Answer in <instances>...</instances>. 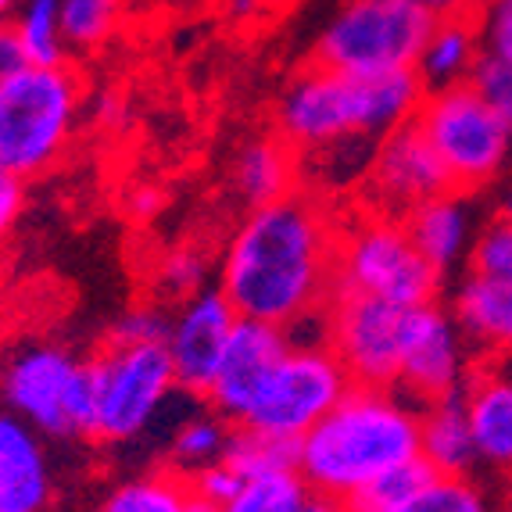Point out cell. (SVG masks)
Masks as SVG:
<instances>
[{
    "mask_svg": "<svg viewBox=\"0 0 512 512\" xmlns=\"http://www.w3.org/2000/svg\"><path fill=\"white\" fill-rule=\"evenodd\" d=\"M341 219L323 197L294 190L248 208L219 262V291L240 319L294 326L326 312L337 294Z\"/></svg>",
    "mask_w": 512,
    "mask_h": 512,
    "instance_id": "cell-1",
    "label": "cell"
},
{
    "mask_svg": "<svg viewBox=\"0 0 512 512\" xmlns=\"http://www.w3.org/2000/svg\"><path fill=\"white\" fill-rule=\"evenodd\" d=\"M412 462H419V409L398 387L351 384L298 441L301 477L344 509Z\"/></svg>",
    "mask_w": 512,
    "mask_h": 512,
    "instance_id": "cell-2",
    "label": "cell"
},
{
    "mask_svg": "<svg viewBox=\"0 0 512 512\" xmlns=\"http://www.w3.org/2000/svg\"><path fill=\"white\" fill-rule=\"evenodd\" d=\"M427 90L416 72L348 76L312 65L283 90L276 104V133L298 154L351 137L380 140L416 119Z\"/></svg>",
    "mask_w": 512,
    "mask_h": 512,
    "instance_id": "cell-3",
    "label": "cell"
},
{
    "mask_svg": "<svg viewBox=\"0 0 512 512\" xmlns=\"http://www.w3.org/2000/svg\"><path fill=\"white\" fill-rule=\"evenodd\" d=\"M83 83L69 65H26L0 76V169L36 180L65 158L79 129Z\"/></svg>",
    "mask_w": 512,
    "mask_h": 512,
    "instance_id": "cell-4",
    "label": "cell"
},
{
    "mask_svg": "<svg viewBox=\"0 0 512 512\" xmlns=\"http://www.w3.org/2000/svg\"><path fill=\"white\" fill-rule=\"evenodd\" d=\"M444 276L416 248L402 215L355 212L337 233V291L373 294L394 305L437 301Z\"/></svg>",
    "mask_w": 512,
    "mask_h": 512,
    "instance_id": "cell-5",
    "label": "cell"
},
{
    "mask_svg": "<svg viewBox=\"0 0 512 512\" xmlns=\"http://www.w3.org/2000/svg\"><path fill=\"white\" fill-rule=\"evenodd\" d=\"M86 366L94 380L90 441L101 444L140 441L180 387L165 341H108Z\"/></svg>",
    "mask_w": 512,
    "mask_h": 512,
    "instance_id": "cell-6",
    "label": "cell"
},
{
    "mask_svg": "<svg viewBox=\"0 0 512 512\" xmlns=\"http://www.w3.org/2000/svg\"><path fill=\"white\" fill-rule=\"evenodd\" d=\"M434 18L409 0H344L319 36V65L348 76L412 72Z\"/></svg>",
    "mask_w": 512,
    "mask_h": 512,
    "instance_id": "cell-7",
    "label": "cell"
},
{
    "mask_svg": "<svg viewBox=\"0 0 512 512\" xmlns=\"http://www.w3.org/2000/svg\"><path fill=\"white\" fill-rule=\"evenodd\" d=\"M416 126L427 133L459 194L487 187L512 154V119L491 108L470 83L423 97Z\"/></svg>",
    "mask_w": 512,
    "mask_h": 512,
    "instance_id": "cell-8",
    "label": "cell"
},
{
    "mask_svg": "<svg viewBox=\"0 0 512 512\" xmlns=\"http://www.w3.org/2000/svg\"><path fill=\"white\" fill-rule=\"evenodd\" d=\"M0 398L47 437H90L94 380L90 366L58 344H26L0 369Z\"/></svg>",
    "mask_w": 512,
    "mask_h": 512,
    "instance_id": "cell-9",
    "label": "cell"
},
{
    "mask_svg": "<svg viewBox=\"0 0 512 512\" xmlns=\"http://www.w3.org/2000/svg\"><path fill=\"white\" fill-rule=\"evenodd\" d=\"M351 387L348 369L326 341H294L258 391L240 427L298 444Z\"/></svg>",
    "mask_w": 512,
    "mask_h": 512,
    "instance_id": "cell-10",
    "label": "cell"
},
{
    "mask_svg": "<svg viewBox=\"0 0 512 512\" xmlns=\"http://www.w3.org/2000/svg\"><path fill=\"white\" fill-rule=\"evenodd\" d=\"M326 348L348 369L351 384H398L409 308L373 294L337 291L323 312Z\"/></svg>",
    "mask_w": 512,
    "mask_h": 512,
    "instance_id": "cell-11",
    "label": "cell"
},
{
    "mask_svg": "<svg viewBox=\"0 0 512 512\" xmlns=\"http://www.w3.org/2000/svg\"><path fill=\"white\" fill-rule=\"evenodd\" d=\"M470 355L473 351L455 323L452 308L437 305V301L412 305L394 387L416 405L452 398L470 380Z\"/></svg>",
    "mask_w": 512,
    "mask_h": 512,
    "instance_id": "cell-12",
    "label": "cell"
},
{
    "mask_svg": "<svg viewBox=\"0 0 512 512\" xmlns=\"http://www.w3.org/2000/svg\"><path fill=\"white\" fill-rule=\"evenodd\" d=\"M362 187H366L369 197L366 208L402 215V219L412 208L430 201V197H441L448 190H455L452 176H448L444 162L437 158L434 147H430L427 133L416 126V119L376 140L373 162H369Z\"/></svg>",
    "mask_w": 512,
    "mask_h": 512,
    "instance_id": "cell-13",
    "label": "cell"
},
{
    "mask_svg": "<svg viewBox=\"0 0 512 512\" xmlns=\"http://www.w3.org/2000/svg\"><path fill=\"white\" fill-rule=\"evenodd\" d=\"M287 348H291V330L262 323V319H237L212 376V387L205 394L208 405L222 419H230L233 427H240Z\"/></svg>",
    "mask_w": 512,
    "mask_h": 512,
    "instance_id": "cell-14",
    "label": "cell"
},
{
    "mask_svg": "<svg viewBox=\"0 0 512 512\" xmlns=\"http://www.w3.org/2000/svg\"><path fill=\"white\" fill-rule=\"evenodd\" d=\"M237 319V308L219 287H205L176 305L165 330V348L176 366V380L187 394H208Z\"/></svg>",
    "mask_w": 512,
    "mask_h": 512,
    "instance_id": "cell-15",
    "label": "cell"
},
{
    "mask_svg": "<svg viewBox=\"0 0 512 512\" xmlns=\"http://www.w3.org/2000/svg\"><path fill=\"white\" fill-rule=\"evenodd\" d=\"M359 512H491L470 473H437L419 459L391 473L355 505Z\"/></svg>",
    "mask_w": 512,
    "mask_h": 512,
    "instance_id": "cell-16",
    "label": "cell"
},
{
    "mask_svg": "<svg viewBox=\"0 0 512 512\" xmlns=\"http://www.w3.org/2000/svg\"><path fill=\"white\" fill-rule=\"evenodd\" d=\"M480 466L512 473V362H477L462 384Z\"/></svg>",
    "mask_w": 512,
    "mask_h": 512,
    "instance_id": "cell-17",
    "label": "cell"
},
{
    "mask_svg": "<svg viewBox=\"0 0 512 512\" xmlns=\"http://www.w3.org/2000/svg\"><path fill=\"white\" fill-rule=\"evenodd\" d=\"M51 498L54 480L43 434L11 409H0V509L47 512Z\"/></svg>",
    "mask_w": 512,
    "mask_h": 512,
    "instance_id": "cell-18",
    "label": "cell"
},
{
    "mask_svg": "<svg viewBox=\"0 0 512 512\" xmlns=\"http://www.w3.org/2000/svg\"><path fill=\"white\" fill-rule=\"evenodd\" d=\"M448 308L470 351L487 362H512V283L470 269Z\"/></svg>",
    "mask_w": 512,
    "mask_h": 512,
    "instance_id": "cell-19",
    "label": "cell"
},
{
    "mask_svg": "<svg viewBox=\"0 0 512 512\" xmlns=\"http://www.w3.org/2000/svg\"><path fill=\"white\" fill-rule=\"evenodd\" d=\"M416 248L427 255V262L437 273L448 276L462 262H470L473 244H477V219H473L470 194L448 190L441 197H430L419 208L405 215Z\"/></svg>",
    "mask_w": 512,
    "mask_h": 512,
    "instance_id": "cell-20",
    "label": "cell"
},
{
    "mask_svg": "<svg viewBox=\"0 0 512 512\" xmlns=\"http://www.w3.org/2000/svg\"><path fill=\"white\" fill-rule=\"evenodd\" d=\"M298 151L283 137L251 140L233 158V190L248 208L273 205L298 190Z\"/></svg>",
    "mask_w": 512,
    "mask_h": 512,
    "instance_id": "cell-21",
    "label": "cell"
},
{
    "mask_svg": "<svg viewBox=\"0 0 512 512\" xmlns=\"http://www.w3.org/2000/svg\"><path fill=\"white\" fill-rule=\"evenodd\" d=\"M480 54H484V47H480L473 18H437L412 72L419 76L423 90L434 94V90L470 83Z\"/></svg>",
    "mask_w": 512,
    "mask_h": 512,
    "instance_id": "cell-22",
    "label": "cell"
},
{
    "mask_svg": "<svg viewBox=\"0 0 512 512\" xmlns=\"http://www.w3.org/2000/svg\"><path fill=\"white\" fill-rule=\"evenodd\" d=\"M419 459L437 473H473L480 466L462 391L419 409Z\"/></svg>",
    "mask_w": 512,
    "mask_h": 512,
    "instance_id": "cell-23",
    "label": "cell"
},
{
    "mask_svg": "<svg viewBox=\"0 0 512 512\" xmlns=\"http://www.w3.org/2000/svg\"><path fill=\"white\" fill-rule=\"evenodd\" d=\"M197 491L180 470L140 473L115 484L97 512H194Z\"/></svg>",
    "mask_w": 512,
    "mask_h": 512,
    "instance_id": "cell-24",
    "label": "cell"
},
{
    "mask_svg": "<svg viewBox=\"0 0 512 512\" xmlns=\"http://www.w3.org/2000/svg\"><path fill=\"white\" fill-rule=\"evenodd\" d=\"M233 423L222 419L219 412H194L172 430L169 441V466L180 470L183 477H194L197 470H205L212 462H219L230 448Z\"/></svg>",
    "mask_w": 512,
    "mask_h": 512,
    "instance_id": "cell-25",
    "label": "cell"
},
{
    "mask_svg": "<svg viewBox=\"0 0 512 512\" xmlns=\"http://www.w3.org/2000/svg\"><path fill=\"white\" fill-rule=\"evenodd\" d=\"M312 498V487L298 466H280L255 477H244L240 491L222 505V512H301Z\"/></svg>",
    "mask_w": 512,
    "mask_h": 512,
    "instance_id": "cell-26",
    "label": "cell"
},
{
    "mask_svg": "<svg viewBox=\"0 0 512 512\" xmlns=\"http://www.w3.org/2000/svg\"><path fill=\"white\" fill-rule=\"evenodd\" d=\"M11 29L18 33L33 65H65L69 40L61 29V0H22Z\"/></svg>",
    "mask_w": 512,
    "mask_h": 512,
    "instance_id": "cell-27",
    "label": "cell"
},
{
    "mask_svg": "<svg viewBox=\"0 0 512 512\" xmlns=\"http://www.w3.org/2000/svg\"><path fill=\"white\" fill-rule=\"evenodd\" d=\"M208 276H212V262L201 248L194 244H183V248H172L165 251L158 262H154V291L162 294L169 301H187L190 294L205 291L208 287Z\"/></svg>",
    "mask_w": 512,
    "mask_h": 512,
    "instance_id": "cell-28",
    "label": "cell"
},
{
    "mask_svg": "<svg viewBox=\"0 0 512 512\" xmlns=\"http://www.w3.org/2000/svg\"><path fill=\"white\" fill-rule=\"evenodd\" d=\"M122 0H61V29L69 51L101 47L119 22Z\"/></svg>",
    "mask_w": 512,
    "mask_h": 512,
    "instance_id": "cell-29",
    "label": "cell"
},
{
    "mask_svg": "<svg viewBox=\"0 0 512 512\" xmlns=\"http://www.w3.org/2000/svg\"><path fill=\"white\" fill-rule=\"evenodd\" d=\"M226 459H230L244 477H255V473L280 470V466H298V444L258 434V430H248V427H233Z\"/></svg>",
    "mask_w": 512,
    "mask_h": 512,
    "instance_id": "cell-30",
    "label": "cell"
},
{
    "mask_svg": "<svg viewBox=\"0 0 512 512\" xmlns=\"http://www.w3.org/2000/svg\"><path fill=\"white\" fill-rule=\"evenodd\" d=\"M470 269L512 283V219L498 215L487 226H480L477 244H473L470 255Z\"/></svg>",
    "mask_w": 512,
    "mask_h": 512,
    "instance_id": "cell-31",
    "label": "cell"
},
{
    "mask_svg": "<svg viewBox=\"0 0 512 512\" xmlns=\"http://www.w3.org/2000/svg\"><path fill=\"white\" fill-rule=\"evenodd\" d=\"M473 26L484 54L512 65V0H480L473 11Z\"/></svg>",
    "mask_w": 512,
    "mask_h": 512,
    "instance_id": "cell-32",
    "label": "cell"
},
{
    "mask_svg": "<svg viewBox=\"0 0 512 512\" xmlns=\"http://www.w3.org/2000/svg\"><path fill=\"white\" fill-rule=\"evenodd\" d=\"M470 86L484 97L491 108H498L502 115L512 119V65L491 54H480L477 69L470 76Z\"/></svg>",
    "mask_w": 512,
    "mask_h": 512,
    "instance_id": "cell-33",
    "label": "cell"
},
{
    "mask_svg": "<svg viewBox=\"0 0 512 512\" xmlns=\"http://www.w3.org/2000/svg\"><path fill=\"white\" fill-rule=\"evenodd\" d=\"M169 330V312L158 305H137L122 312L119 323L111 326L108 341H165Z\"/></svg>",
    "mask_w": 512,
    "mask_h": 512,
    "instance_id": "cell-34",
    "label": "cell"
},
{
    "mask_svg": "<svg viewBox=\"0 0 512 512\" xmlns=\"http://www.w3.org/2000/svg\"><path fill=\"white\" fill-rule=\"evenodd\" d=\"M190 484H194L197 498H205V502L212 505H226L233 495L240 491V484H244V473L233 466L226 455H222L219 462H212V466H205V470H197L194 477H190Z\"/></svg>",
    "mask_w": 512,
    "mask_h": 512,
    "instance_id": "cell-35",
    "label": "cell"
},
{
    "mask_svg": "<svg viewBox=\"0 0 512 512\" xmlns=\"http://www.w3.org/2000/svg\"><path fill=\"white\" fill-rule=\"evenodd\" d=\"M22 201H26V187L15 176H0V244L8 240L11 226H15L18 212H22Z\"/></svg>",
    "mask_w": 512,
    "mask_h": 512,
    "instance_id": "cell-36",
    "label": "cell"
},
{
    "mask_svg": "<svg viewBox=\"0 0 512 512\" xmlns=\"http://www.w3.org/2000/svg\"><path fill=\"white\" fill-rule=\"evenodd\" d=\"M165 205V197L158 187H147V183H140V187H133L126 197H122V208H126V215L133 222H147L154 219V215L162 212Z\"/></svg>",
    "mask_w": 512,
    "mask_h": 512,
    "instance_id": "cell-37",
    "label": "cell"
},
{
    "mask_svg": "<svg viewBox=\"0 0 512 512\" xmlns=\"http://www.w3.org/2000/svg\"><path fill=\"white\" fill-rule=\"evenodd\" d=\"M26 65H33V61H29V54H26V47H22V40H18V33L0 22V76H11V72L26 69Z\"/></svg>",
    "mask_w": 512,
    "mask_h": 512,
    "instance_id": "cell-38",
    "label": "cell"
},
{
    "mask_svg": "<svg viewBox=\"0 0 512 512\" xmlns=\"http://www.w3.org/2000/svg\"><path fill=\"white\" fill-rule=\"evenodd\" d=\"M419 11H427L430 18H473L480 0H409Z\"/></svg>",
    "mask_w": 512,
    "mask_h": 512,
    "instance_id": "cell-39",
    "label": "cell"
},
{
    "mask_svg": "<svg viewBox=\"0 0 512 512\" xmlns=\"http://www.w3.org/2000/svg\"><path fill=\"white\" fill-rule=\"evenodd\" d=\"M301 512H344V505L333 502V498H326V495H319V491H312V498H308Z\"/></svg>",
    "mask_w": 512,
    "mask_h": 512,
    "instance_id": "cell-40",
    "label": "cell"
},
{
    "mask_svg": "<svg viewBox=\"0 0 512 512\" xmlns=\"http://www.w3.org/2000/svg\"><path fill=\"white\" fill-rule=\"evenodd\" d=\"M18 4H22V0H0V22H4V18H8L11 11L18 8Z\"/></svg>",
    "mask_w": 512,
    "mask_h": 512,
    "instance_id": "cell-41",
    "label": "cell"
},
{
    "mask_svg": "<svg viewBox=\"0 0 512 512\" xmlns=\"http://www.w3.org/2000/svg\"><path fill=\"white\" fill-rule=\"evenodd\" d=\"M498 215H505V219H512V190L502 197V205H498Z\"/></svg>",
    "mask_w": 512,
    "mask_h": 512,
    "instance_id": "cell-42",
    "label": "cell"
},
{
    "mask_svg": "<svg viewBox=\"0 0 512 512\" xmlns=\"http://www.w3.org/2000/svg\"><path fill=\"white\" fill-rule=\"evenodd\" d=\"M194 512H222V509H219V505H212V502H205V498H197Z\"/></svg>",
    "mask_w": 512,
    "mask_h": 512,
    "instance_id": "cell-43",
    "label": "cell"
},
{
    "mask_svg": "<svg viewBox=\"0 0 512 512\" xmlns=\"http://www.w3.org/2000/svg\"><path fill=\"white\" fill-rule=\"evenodd\" d=\"M344 512H359V509H344Z\"/></svg>",
    "mask_w": 512,
    "mask_h": 512,
    "instance_id": "cell-44",
    "label": "cell"
},
{
    "mask_svg": "<svg viewBox=\"0 0 512 512\" xmlns=\"http://www.w3.org/2000/svg\"><path fill=\"white\" fill-rule=\"evenodd\" d=\"M0 176H4V169H0Z\"/></svg>",
    "mask_w": 512,
    "mask_h": 512,
    "instance_id": "cell-45",
    "label": "cell"
},
{
    "mask_svg": "<svg viewBox=\"0 0 512 512\" xmlns=\"http://www.w3.org/2000/svg\"><path fill=\"white\" fill-rule=\"evenodd\" d=\"M0 512H4V509H0Z\"/></svg>",
    "mask_w": 512,
    "mask_h": 512,
    "instance_id": "cell-46",
    "label": "cell"
}]
</instances>
